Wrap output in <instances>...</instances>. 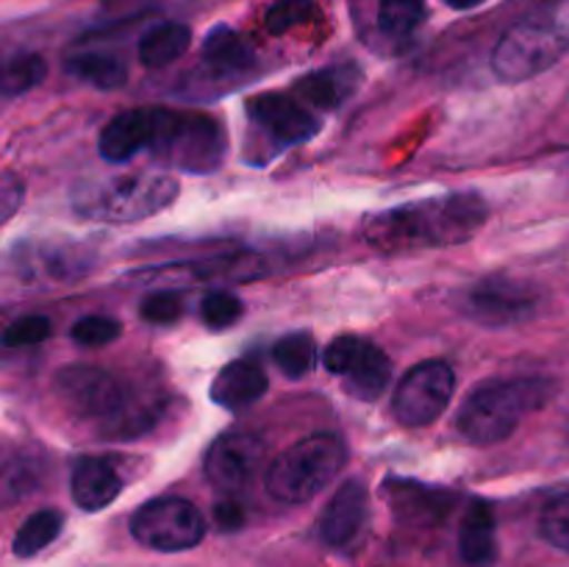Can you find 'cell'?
Instances as JSON below:
<instances>
[{"label":"cell","instance_id":"obj_6","mask_svg":"<svg viewBox=\"0 0 569 567\" xmlns=\"http://www.w3.org/2000/svg\"><path fill=\"white\" fill-rule=\"evenodd\" d=\"M348 459V448L331 431L311 434L289 445L267 470V493L281 504H306L333 481Z\"/></svg>","mask_w":569,"mask_h":567},{"label":"cell","instance_id":"obj_12","mask_svg":"<svg viewBox=\"0 0 569 567\" xmlns=\"http://www.w3.org/2000/svg\"><path fill=\"white\" fill-rule=\"evenodd\" d=\"M248 117L276 145H298L317 133V120L298 100L281 92H264L248 100Z\"/></svg>","mask_w":569,"mask_h":567},{"label":"cell","instance_id":"obj_38","mask_svg":"<svg viewBox=\"0 0 569 567\" xmlns=\"http://www.w3.org/2000/svg\"><path fill=\"white\" fill-rule=\"evenodd\" d=\"M445 3L456 11H467V9H476V6H481L483 0H445Z\"/></svg>","mask_w":569,"mask_h":567},{"label":"cell","instance_id":"obj_15","mask_svg":"<svg viewBox=\"0 0 569 567\" xmlns=\"http://www.w3.org/2000/svg\"><path fill=\"white\" fill-rule=\"evenodd\" d=\"M70 493L83 511H100L120 498L122 478L109 459L87 456L72 467Z\"/></svg>","mask_w":569,"mask_h":567},{"label":"cell","instance_id":"obj_10","mask_svg":"<svg viewBox=\"0 0 569 567\" xmlns=\"http://www.w3.org/2000/svg\"><path fill=\"white\" fill-rule=\"evenodd\" d=\"M537 289L509 276H489L465 289L461 311L489 328L517 326L537 311Z\"/></svg>","mask_w":569,"mask_h":567},{"label":"cell","instance_id":"obj_14","mask_svg":"<svg viewBox=\"0 0 569 567\" xmlns=\"http://www.w3.org/2000/svg\"><path fill=\"white\" fill-rule=\"evenodd\" d=\"M156 131V109H133L117 115L100 131V156L111 165L133 159L142 148H150Z\"/></svg>","mask_w":569,"mask_h":567},{"label":"cell","instance_id":"obj_7","mask_svg":"<svg viewBox=\"0 0 569 567\" xmlns=\"http://www.w3.org/2000/svg\"><path fill=\"white\" fill-rule=\"evenodd\" d=\"M131 534L144 548L178 554V550H189L203 543L206 520L192 500L164 495L133 511Z\"/></svg>","mask_w":569,"mask_h":567},{"label":"cell","instance_id":"obj_34","mask_svg":"<svg viewBox=\"0 0 569 567\" xmlns=\"http://www.w3.org/2000/svg\"><path fill=\"white\" fill-rule=\"evenodd\" d=\"M367 339H361V337H337L333 339L331 345H328L326 348V356H322V361H326V367H328V372H333V376H339L342 378L345 372L350 370V367L356 365V361H359V356L365 354L367 350Z\"/></svg>","mask_w":569,"mask_h":567},{"label":"cell","instance_id":"obj_35","mask_svg":"<svg viewBox=\"0 0 569 567\" xmlns=\"http://www.w3.org/2000/svg\"><path fill=\"white\" fill-rule=\"evenodd\" d=\"M89 256L83 253L76 245H67V248L56 250L53 256H48V270L53 278H76L81 272H87Z\"/></svg>","mask_w":569,"mask_h":567},{"label":"cell","instance_id":"obj_17","mask_svg":"<svg viewBox=\"0 0 569 567\" xmlns=\"http://www.w3.org/2000/svg\"><path fill=\"white\" fill-rule=\"evenodd\" d=\"M267 392V376L253 359H237L211 381V400L222 409H244Z\"/></svg>","mask_w":569,"mask_h":567},{"label":"cell","instance_id":"obj_20","mask_svg":"<svg viewBox=\"0 0 569 567\" xmlns=\"http://www.w3.org/2000/svg\"><path fill=\"white\" fill-rule=\"evenodd\" d=\"M203 64L220 78L242 76L256 64V53L233 28L214 26L203 39Z\"/></svg>","mask_w":569,"mask_h":567},{"label":"cell","instance_id":"obj_8","mask_svg":"<svg viewBox=\"0 0 569 567\" xmlns=\"http://www.w3.org/2000/svg\"><path fill=\"white\" fill-rule=\"evenodd\" d=\"M53 387L70 415L94 420L98 428L120 411L128 392H131V384L117 378L114 372L89 365H70L59 370Z\"/></svg>","mask_w":569,"mask_h":567},{"label":"cell","instance_id":"obj_29","mask_svg":"<svg viewBox=\"0 0 569 567\" xmlns=\"http://www.w3.org/2000/svg\"><path fill=\"white\" fill-rule=\"evenodd\" d=\"M242 300L233 292H228V289H214V292L203 295V300H200V320L209 328L233 326L242 317Z\"/></svg>","mask_w":569,"mask_h":567},{"label":"cell","instance_id":"obj_4","mask_svg":"<svg viewBox=\"0 0 569 567\" xmlns=\"http://www.w3.org/2000/svg\"><path fill=\"white\" fill-rule=\"evenodd\" d=\"M178 198V183L161 172H128L106 181H83L72 192V209L89 220L137 222L167 209Z\"/></svg>","mask_w":569,"mask_h":567},{"label":"cell","instance_id":"obj_16","mask_svg":"<svg viewBox=\"0 0 569 567\" xmlns=\"http://www.w3.org/2000/svg\"><path fill=\"white\" fill-rule=\"evenodd\" d=\"M459 554L470 567H489L498 559V523L487 500L476 498L467 506L459 528Z\"/></svg>","mask_w":569,"mask_h":567},{"label":"cell","instance_id":"obj_23","mask_svg":"<svg viewBox=\"0 0 569 567\" xmlns=\"http://www.w3.org/2000/svg\"><path fill=\"white\" fill-rule=\"evenodd\" d=\"M64 70L78 81L98 89H120L128 81V67L120 56L111 53H78L64 61Z\"/></svg>","mask_w":569,"mask_h":567},{"label":"cell","instance_id":"obj_5","mask_svg":"<svg viewBox=\"0 0 569 567\" xmlns=\"http://www.w3.org/2000/svg\"><path fill=\"white\" fill-rule=\"evenodd\" d=\"M150 150L164 167L206 176L226 161L228 137L220 120L203 115V111L156 109V131Z\"/></svg>","mask_w":569,"mask_h":567},{"label":"cell","instance_id":"obj_21","mask_svg":"<svg viewBox=\"0 0 569 567\" xmlns=\"http://www.w3.org/2000/svg\"><path fill=\"white\" fill-rule=\"evenodd\" d=\"M189 44H192V28L187 22L167 20L142 33L137 56L144 67L153 70V67H167L181 59L189 50Z\"/></svg>","mask_w":569,"mask_h":567},{"label":"cell","instance_id":"obj_31","mask_svg":"<svg viewBox=\"0 0 569 567\" xmlns=\"http://www.w3.org/2000/svg\"><path fill=\"white\" fill-rule=\"evenodd\" d=\"M70 337L72 342L83 345V348H100V345H109L120 337V322L106 315H87L70 328Z\"/></svg>","mask_w":569,"mask_h":567},{"label":"cell","instance_id":"obj_26","mask_svg":"<svg viewBox=\"0 0 569 567\" xmlns=\"http://www.w3.org/2000/svg\"><path fill=\"white\" fill-rule=\"evenodd\" d=\"M426 20V0H378V28L389 39H409Z\"/></svg>","mask_w":569,"mask_h":567},{"label":"cell","instance_id":"obj_9","mask_svg":"<svg viewBox=\"0 0 569 567\" xmlns=\"http://www.w3.org/2000/svg\"><path fill=\"white\" fill-rule=\"evenodd\" d=\"M456 376L450 365L431 359L422 365L411 367L398 384L392 395V411L398 417L400 426L406 428H422L431 426L445 409H448L450 398H453Z\"/></svg>","mask_w":569,"mask_h":567},{"label":"cell","instance_id":"obj_30","mask_svg":"<svg viewBox=\"0 0 569 567\" xmlns=\"http://www.w3.org/2000/svg\"><path fill=\"white\" fill-rule=\"evenodd\" d=\"M539 534L545 537V543L569 554V493L556 495L545 506L542 517H539Z\"/></svg>","mask_w":569,"mask_h":567},{"label":"cell","instance_id":"obj_37","mask_svg":"<svg viewBox=\"0 0 569 567\" xmlns=\"http://www.w3.org/2000/svg\"><path fill=\"white\" fill-rule=\"evenodd\" d=\"M0 192H3V209H0V215H3V220H9V217L14 215L17 203L22 200V183L17 181L14 172H6L3 189H0Z\"/></svg>","mask_w":569,"mask_h":567},{"label":"cell","instance_id":"obj_3","mask_svg":"<svg viewBox=\"0 0 569 567\" xmlns=\"http://www.w3.org/2000/svg\"><path fill=\"white\" fill-rule=\"evenodd\" d=\"M569 53V0H548L528 11L500 37L492 70L511 83L528 81Z\"/></svg>","mask_w":569,"mask_h":567},{"label":"cell","instance_id":"obj_19","mask_svg":"<svg viewBox=\"0 0 569 567\" xmlns=\"http://www.w3.org/2000/svg\"><path fill=\"white\" fill-rule=\"evenodd\" d=\"M359 67L353 64H337L326 67V70H317L311 76L300 78L295 83V94H298L303 103L315 106V109H337L342 106L350 94L359 87Z\"/></svg>","mask_w":569,"mask_h":567},{"label":"cell","instance_id":"obj_25","mask_svg":"<svg viewBox=\"0 0 569 567\" xmlns=\"http://www.w3.org/2000/svg\"><path fill=\"white\" fill-rule=\"evenodd\" d=\"M272 359H276V365L281 367L283 376L289 378L309 376L317 365L315 337L306 331L287 334V337L278 339L276 348H272Z\"/></svg>","mask_w":569,"mask_h":567},{"label":"cell","instance_id":"obj_28","mask_svg":"<svg viewBox=\"0 0 569 567\" xmlns=\"http://www.w3.org/2000/svg\"><path fill=\"white\" fill-rule=\"evenodd\" d=\"M317 17L315 0H272L264 11V28L272 37L292 31V28L306 26Z\"/></svg>","mask_w":569,"mask_h":567},{"label":"cell","instance_id":"obj_11","mask_svg":"<svg viewBox=\"0 0 569 567\" xmlns=\"http://www.w3.org/2000/svg\"><path fill=\"white\" fill-rule=\"evenodd\" d=\"M264 461V442L250 431H228L214 439L203 461L206 478L214 487L233 493L244 487Z\"/></svg>","mask_w":569,"mask_h":567},{"label":"cell","instance_id":"obj_27","mask_svg":"<svg viewBox=\"0 0 569 567\" xmlns=\"http://www.w3.org/2000/svg\"><path fill=\"white\" fill-rule=\"evenodd\" d=\"M48 67L44 59L37 53H14L3 61V72H0V89H3L6 98H14V94L28 92V89L37 87L44 78Z\"/></svg>","mask_w":569,"mask_h":567},{"label":"cell","instance_id":"obj_1","mask_svg":"<svg viewBox=\"0 0 569 567\" xmlns=\"http://www.w3.org/2000/svg\"><path fill=\"white\" fill-rule=\"evenodd\" d=\"M487 203L472 192L437 195L428 200L395 206V209L367 215L361 237L383 253L445 248L467 242L487 222Z\"/></svg>","mask_w":569,"mask_h":567},{"label":"cell","instance_id":"obj_33","mask_svg":"<svg viewBox=\"0 0 569 567\" xmlns=\"http://www.w3.org/2000/svg\"><path fill=\"white\" fill-rule=\"evenodd\" d=\"M50 337V320L42 315H26L17 317L3 334L6 348H31V345H39L42 339Z\"/></svg>","mask_w":569,"mask_h":567},{"label":"cell","instance_id":"obj_36","mask_svg":"<svg viewBox=\"0 0 569 567\" xmlns=\"http://www.w3.org/2000/svg\"><path fill=\"white\" fill-rule=\"evenodd\" d=\"M214 517H217V523H220V528H226V531H233V528L242 526L244 511H242V506L237 504V500H220V504L214 506Z\"/></svg>","mask_w":569,"mask_h":567},{"label":"cell","instance_id":"obj_22","mask_svg":"<svg viewBox=\"0 0 569 567\" xmlns=\"http://www.w3.org/2000/svg\"><path fill=\"white\" fill-rule=\"evenodd\" d=\"M389 378H392V361L378 345L370 342L359 361L342 376V387L350 398L376 400L387 389Z\"/></svg>","mask_w":569,"mask_h":567},{"label":"cell","instance_id":"obj_24","mask_svg":"<svg viewBox=\"0 0 569 567\" xmlns=\"http://www.w3.org/2000/svg\"><path fill=\"white\" fill-rule=\"evenodd\" d=\"M64 528V517H61L59 509H39L17 528L14 534V554L22 556V559H31L39 550H44L48 545L56 543V537Z\"/></svg>","mask_w":569,"mask_h":567},{"label":"cell","instance_id":"obj_13","mask_svg":"<svg viewBox=\"0 0 569 567\" xmlns=\"http://www.w3.org/2000/svg\"><path fill=\"white\" fill-rule=\"evenodd\" d=\"M367 515H370V493L367 484L350 478L333 493L328 506L320 515V537L331 548H350L365 531Z\"/></svg>","mask_w":569,"mask_h":567},{"label":"cell","instance_id":"obj_32","mask_svg":"<svg viewBox=\"0 0 569 567\" xmlns=\"http://www.w3.org/2000/svg\"><path fill=\"white\" fill-rule=\"evenodd\" d=\"M142 317L148 322H156V326H170V322H178L187 311L183 306V295H178L176 289H156L139 306Z\"/></svg>","mask_w":569,"mask_h":567},{"label":"cell","instance_id":"obj_18","mask_svg":"<svg viewBox=\"0 0 569 567\" xmlns=\"http://www.w3.org/2000/svg\"><path fill=\"white\" fill-rule=\"evenodd\" d=\"M161 411H164V395L156 392V389L131 387L120 411L109 422H103L98 431L109 439H137L156 426Z\"/></svg>","mask_w":569,"mask_h":567},{"label":"cell","instance_id":"obj_2","mask_svg":"<svg viewBox=\"0 0 569 567\" xmlns=\"http://www.w3.org/2000/svg\"><path fill=\"white\" fill-rule=\"evenodd\" d=\"M556 392V384L542 376L498 378L470 392L461 404L456 428L472 445H495L517 431L533 411L545 409Z\"/></svg>","mask_w":569,"mask_h":567}]
</instances>
